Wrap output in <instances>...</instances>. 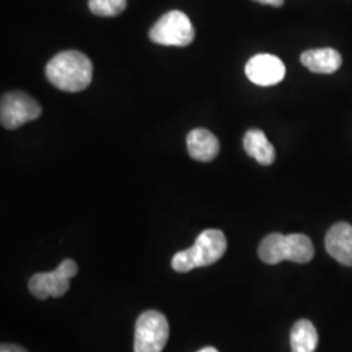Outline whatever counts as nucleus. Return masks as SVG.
Returning <instances> with one entry per match:
<instances>
[{
  "label": "nucleus",
  "mask_w": 352,
  "mask_h": 352,
  "mask_svg": "<svg viewBox=\"0 0 352 352\" xmlns=\"http://www.w3.org/2000/svg\"><path fill=\"white\" fill-rule=\"evenodd\" d=\"M46 77L59 90L68 93L82 91L91 82L93 64L80 51H63L46 65Z\"/></svg>",
  "instance_id": "obj_1"
},
{
  "label": "nucleus",
  "mask_w": 352,
  "mask_h": 352,
  "mask_svg": "<svg viewBox=\"0 0 352 352\" xmlns=\"http://www.w3.org/2000/svg\"><path fill=\"white\" fill-rule=\"evenodd\" d=\"M227 240L221 230L209 228L202 231L195 244L184 251L177 252L171 266L177 273H188L196 267L213 265L226 253Z\"/></svg>",
  "instance_id": "obj_2"
},
{
  "label": "nucleus",
  "mask_w": 352,
  "mask_h": 352,
  "mask_svg": "<svg viewBox=\"0 0 352 352\" xmlns=\"http://www.w3.org/2000/svg\"><path fill=\"white\" fill-rule=\"evenodd\" d=\"M149 38L157 45L186 47L195 39V28L186 13L170 11L151 26Z\"/></svg>",
  "instance_id": "obj_3"
},
{
  "label": "nucleus",
  "mask_w": 352,
  "mask_h": 352,
  "mask_svg": "<svg viewBox=\"0 0 352 352\" xmlns=\"http://www.w3.org/2000/svg\"><path fill=\"white\" fill-rule=\"evenodd\" d=\"M170 336L166 316L158 311L141 314L135 329V352H162Z\"/></svg>",
  "instance_id": "obj_4"
},
{
  "label": "nucleus",
  "mask_w": 352,
  "mask_h": 352,
  "mask_svg": "<svg viewBox=\"0 0 352 352\" xmlns=\"http://www.w3.org/2000/svg\"><path fill=\"white\" fill-rule=\"evenodd\" d=\"M42 113V107L32 96L20 90L4 93L0 103V122L7 129H16L36 120Z\"/></svg>",
  "instance_id": "obj_5"
},
{
  "label": "nucleus",
  "mask_w": 352,
  "mask_h": 352,
  "mask_svg": "<svg viewBox=\"0 0 352 352\" xmlns=\"http://www.w3.org/2000/svg\"><path fill=\"white\" fill-rule=\"evenodd\" d=\"M245 75L256 85L273 87L285 78L286 67L276 55L258 54L245 64Z\"/></svg>",
  "instance_id": "obj_6"
},
{
  "label": "nucleus",
  "mask_w": 352,
  "mask_h": 352,
  "mask_svg": "<svg viewBox=\"0 0 352 352\" xmlns=\"http://www.w3.org/2000/svg\"><path fill=\"white\" fill-rule=\"evenodd\" d=\"M327 252L340 264L352 266V226L346 222L336 223L327 231Z\"/></svg>",
  "instance_id": "obj_7"
},
{
  "label": "nucleus",
  "mask_w": 352,
  "mask_h": 352,
  "mask_svg": "<svg viewBox=\"0 0 352 352\" xmlns=\"http://www.w3.org/2000/svg\"><path fill=\"white\" fill-rule=\"evenodd\" d=\"M69 289V279L60 276L56 270L50 273H38L29 280L30 294L39 300L47 298H60Z\"/></svg>",
  "instance_id": "obj_8"
},
{
  "label": "nucleus",
  "mask_w": 352,
  "mask_h": 352,
  "mask_svg": "<svg viewBox=\"0 0 352 352\" xmlns=\"http://www.w3.org/2000/svg\"><path fill=\"white\" fill-rule=\"evenodd\" d=\"M189 155L199 162H210L219 153L217 136L205 128L190 131L187 136Z\"/></svg>",
  "instance_id": "obj_9"
},
{
  "label": "nucleus",
  "mask_w": 352,
  "mask_h": 352,
  "mask_svg": "<svg viewBox=\"0 0 352 352\" xmlns=\"http://www.w3.org/2000/svg\"><path fill=\"white\" fill-rule=\"evenodd\" d=\"M302 65L307 67L311 72L330 75L338 71L342 65V56L334 49H315L304 51L300 56Z\"/></svg>",
  "instance_id": "obj_10"
},
{
  "label": "nucleus",
  "mask_w": 352,
  "mask_h": 352,
  "mask_svg": "<svg viewBox=\"0 0 352 352\" xmlns=\"http://www.w3.org/2000/svg\"><path fill=\"white\" fill-rule=\"evenodd\" d=\"M243 146L245 153L260 164L269 166L276 161V149L261 129H250L244 135Z\"/></svg>",
  "instance_id": "obj_11"
},
{
  "label": "nucleus",
  "mask_w": 352,
  "mask_h": 352,
  "mask_svg": "<svg viewBox=\"0 0 352 352\" xmlns=\"http://www.w3.org/2000/svg\"><path fill=\"white\" fill-rule=\"evenodd\" d=\"M292 352H315L318 344V334L315 325L308 320L298 321L289 336Z\"/></svg>",
  "instance_id": "obj_12"
},
{
  "label": "nucleus",
  "mask_w": 352,
  "mask_h": 352,
  "mask_svg": "<svg viewBox=\"0 0 352 352\" xmlns=\"http://www.w3.org/2000/svg\"><path fill=\"white\" fill-rule=\"evenodd\" d=\"M285 245H286V261L307 264L315 256L314 243L304 234L286 235Z\"/></svg>",
  "instance_id": "obj_13"
},
{
  "label": "nucleus",
  "mask_w": 352,
  "mask_h": 352,
  "mask_svg": "<svg viewBox=\"0 0 352 352\" xmlns=\"http://www.w3.org/2000/svg\"><path fill=\"white\" fill-rule=\"evenodd\" d=\"M286 235L270 234L265 236L258 247V256L265 264L276 265L286 261Z\"/></svg>",
  "instance_id": "obj_14"
},
{
  "label": "nucleus",
  "mask_w": 352,
  "mask_h": 352,
  "mask_svg": "<svg viewBox=\"0 0 352 352\" xmlns=\"http://www.w3.org/2000/svg\"><path fill=\"white\" fill-rule=\"evenodd\" d=\"M126 7V0H89V10L101 17H115Z\"/></svg>",
  "instance_id": "obj_15"
},
{
  "label": "nucleus",
  "mask_w": 352,
  "mask_h": 352,
  "mask_svg": "<svg viewBox=\"0 0 352 352\" xmlns=\"http://www.w3.org/2000/svg\"><path fill=\"white\" fill-rule=\"evenodd\" d=\"M55 270H56L60 276L71 279V278L75 277L76 274H77L78 267H77V264H76L74 260L67 258V260H64L63 263L59 265Z\"/></svg>",
  "instance_id": "obj_16"
},
{
  "label": "nucleus",
  "mask_w": 352,
  "mask_h": 352,
  "mask_svg": "<svg viewBox=\"0 0 352 352\" xmlns=\"http://www.w3.org/2000/svg\"><path fill=\"white\" fill-rule=\"evenodd\" d=\"M0 352H28L25 349L17 346V344H6L3 343L0 347Z\"/></svg>",
  "instance_id": "obj_17"
},
{
  "label": "nucleus",
  "mask_w": 352,
  "mask_h": 352,
  "mask_svg": "<svg viewBox=\"0 0 352 352\" xmlns=\"http://www.w3.org/2000/svg\"><path fill=\"white\" fill-rule=\"evenodd\" d=\"M254 1H258L265 6H273V7H282L285 3V0H254Z\"/></svg>",
  "instance_id": "obj_18"
},
{
  "label": "nucleus",
  "mask_w": 352,
  "mask_h": 352,
  "mask_svg": "<svg viewBox=\"0 0 352 352\" xmlns=\"http://www.w3.org/2000/svg\"><path fill=\"white\" fill-rule=\"evenodd\" d=\"M199 352H218V350L214 349V347H205V349H202Z\"/></svg>",
  "instance_id": "obj_19"
}]
</instances>
